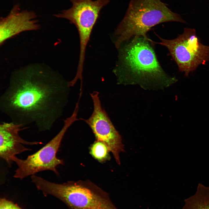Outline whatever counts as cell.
<instances>
[{"mask_svg": "<svg viewBox=\"0 0 209 209\" xmlns=\"http://www.w3.org/2000/svg\"><path fill=\"white\" fill-rule=\"evenodd\" d=\"M150 40L135 36L118 49V60L113 72L118 84H138L144 88H161L176 81L162 69Z\"/></svg>", "mask_w": 209, "mask_h": 209, "instance_id": "7a4b0ae2", "label": "cell"}, {"mask_svg": "<svg viewBox=\"0 0 209 209\" xmlns=\"http://www.w3.org/2000/svg\"><path fill=\"white\" fill-rule=\"evenodd\" d=\"M72 6L55 16L69 20L78 31L80 51L77 70L83 71L86 50L93 28L102 8L108 0H70Z\"/></svg>", "mask_w": 209, "mask_h": 209, "instance_id": "52a82bcc", "label": "cell"}, {"mask_svg": "<svg viewBox=\"0 0 209 209\" xmlns=\"http://www.w3.org/2000/svg\"><path fill=\"white\" fill-rule=\"evenodd\" d=\"M0 209H21L17 205L13 202L2 198L0 200Z\"/></svg>", "mask_w": 209, "mask_h": 209, "instance_id": "4fadbf2b", "label": "cell"}, {"mask_svg": "<svg viewBox=\"0 0 209 209\" xmlns=\"http://www.w3.org/2000/svg\"><path fill=\"white\" fill-rule=\"evenodd\" d=\"M99 94L97 91L90 93L93 105L92 113L87 119H80L89 126L96 140L103 142L107 146L116 163L120 165L119 154L121 152L125 151L124 146L120 135L102 107Z\"/></svg>", "mask_w": 209, "mask_h": 209, "instance_id": "ba28073f", "label": "cell"}, {"mask_svg": "<svg viewBox=\"0 0 209 209\" xmlns=\"http://www.w3.org/2000/svg\"><path fill=\"white\" fill-rule=\"evenodd\" d=\"M69 82L51 70L27 68L14 72L0 98V109L14 123L50 130L62 115Z\"/></svg>", "mask_w": 209, "mask_h": 209, "instance_id": "6da1fadb", "label": "cell"}, {"mask_svg": "<svg viewBox=\"0 0 209 209\" xmlns=\"http://www.w3.org/2000/svg\"><path fill=\"white\" fill-rule=\"evenodd\" d=\"M156 34L161 42L152 43L166 47L178 66L179 70L186 77L201 64L209 61V46L201 43L194 28H185L183 32L176 38L166 39Z\"/></svg>", "mask_w": 209, "mask_h": 209, "instance_id": "5b68a950", "label": "cell"}, {"mask_svg": "<svg viewBox=\"0 0 209 209\" xmlns=\"http://www.w3.org/2000/svg\"><path fill=\"white\" fill-rule=\"evenodd\" d=\"M35 184L44 196L56 197L70 209H118L108 193L89 180L59 184L39 177Z\"/></svg>", "mask_w": 209, "mask_h": 209, "instance_id": "277c9868", "label": "cell"}, {"mask_svg": "<svg viewBox=\"0 0 209 209\" xmlns=\"http://www.w3.org/2000/svg\"><path fill=\"white\" fill-rule=\"evenodd\" d=\"M78 113L74 112L71 116L64 120V125L58 133L47 144L36 152L29 155L25 159L16 156L12 160L17 166L14 177L20 179L35 175L41 171L49 170L59 175L56 167L63 165L62 160L57 157V154L62 139L69 128L75 121L79 120Z\"/></svg>", "mask_w": 209, "mask_h": 209, "instance_id": "8992f818", "label": "cell"}, {"mask_svg": "<svg viewBox=\"0 0 209 209\" xmlns=\"http://www.w3.org/2000/svg\"><path fill=\"white\" fill-rule=\"evenodd\" d=\"M169 21L186 22L162 0H131L124 17L114 32L115 46L118 49L135 36L149 40L146 34L152 27Z\"/></svg>", "mask_w": 209, "mask_h": 209, "instance_id": "3957f363", "label": "cell"}, {"mask_svg": "<svg viewBox=\"0 0 209 209\" xmlns=\"http://www.w3.org/2000/svg\"><path fill=\"white\" fill-rule=\"evenodd\" d=\"M201 188L194 195L184 200L181 209H209V189Z\"/></svg>", "mask_w": 209, "mask_h": 209, "instance_id": "8fae6325", "label": "cell"}, {"mask_svg": "<svg viewBox=\"0 0 209 209\" xmlns=\"http://www.w3.org/2000/svg\"><path fill=\"white\" fill-rule=\"evenodd\" d=\"M110 152L107 146L103 142L96 140L90 147V153L95 159L100 163L109 160Z\"/></svg>", "mask_w": 209, "mask_h": 209, "instance_id": "7c38bea8", "label": "cell"}, {"mask_svg": "<svg viewBox=\"0 0 209 209\" xmlns=\"http://www.w3.org/2000/svg\"><path fill=\"white\" fill-rule=\"evenodd\" d=\"M36 17L34 12L21 11L18 5H15L7 16L1 18L0 45L6 40L23 32L39 29Z\"/></svg>", "mask_w": 209, "mask_h": 209, "instance_id": "30bf717a", "label": "cell"}, {"mask_svg": "<svg viewBox=\"0 0 209 209\" xmlns=\"http://www.w3.org/2000/svg\"><path fill=\"white\" fill-rule=\"evenodd\" d=\"M23 127L21 125L11 122H3L0 125V156L10 167L13 162V157L31 150L24 145L42 144L41 142L28 141L23 139L19 134Z\"/></svg>", "mask_w": 209, "mask_h": 209, "instance_id": "9c48e42d", "label": "cell"}]
</instances>
